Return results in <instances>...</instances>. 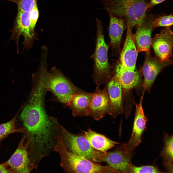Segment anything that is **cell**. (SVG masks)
<instances>
[{
  "label": "cell",
  "mask_w": 173,
  "mask_h": 173,
  "mask_svg": "<svg viewBox=\"0 0 173 173\" xmlns=\"http://www.w3.org/2000/svg\"><path fill=\"white\" fill-rule=\"evenodd\" d=\"M30 12L23 11H18L13 27L10 31L12 33L10 40H14L19 52V41L22 35L24 38V48L28 50L37 38V35L33 34L30 29Z\"/></svg>",
  "instance_id": "cell-6"
},
{
  "label": "cell",
  "mask_w": 173,
  "mask_h": 173,
  "mask_svg": "<svg viewBox=\"0 0 173 173\" xmlns=\"http://www.w3.org/2000/svg\"><path fill=\"white\" fill-rule=\"evenodd\" d=\"M60 133L64 144L69 151L94 163L105 162L107 152L105 153L94 148L84 135L72 134L61 125Z\"/></svg>",
  "instance_id": "cell-5"
},
{
  "label": "cell",
  "mask_w": 173,
  "mask_h": 173,
  "mask_svg": "<svg viewBox=\"0 0 173 173\" xmlns=\"http://www.w3.org/2000/svg\"><path fill=\"white\" fill-rule=\"evenodd\" d=\"M97 29L95 50L93 56L94 68L93 77L98 86L106 84L111 79L112 74L109 64L108 46L105 43L103 28L101 20L96 19Z\"/></svg>",
  "instance_id": "cell-4"
},
{
  "label": "cell",
  "mask_w": 173,
  "mask_h": 173,
  "mask_svg": "<svg viewBox=\"0 0 173 173\" xmlns=\"http://www.w3.org/2000/svg\"><path fill=\"white\" fill-rule=\"evenodd\" d=\"M27 134V132L23 136L15 152L6 161L13 173H29L34 168H37L32 162L28 150L31 140L25 142Z\"/></svg>",
  "instance_id": "cell-7"
},
{
  "label": "cell",
  "mask_w": 173,
  "mask_h": 173,
  "mask_svg": "<svg viewBox=\"0 0 173 173\" xmlns=\"http://www.w3.org/2000/svg\"><path fill=\"white\" fill-rule=\"evenodd\" d=\"M22 108L21 107L16 115L11 120L0 124V146L2 141L9 135L16 133H24L26 131L25 128L17 129L15 125L17 117Z\"/></svg>",
  "instance_id": "cell-21"
},
{
  "label": "cell",
  "mask_w": 173,
  "mask_h": 173,
  "mask_svg": "<svg viewBox=\"0 0 173 173\" xmlns=\"http://www.w3.org/2000/svg\"><path fill=\"white\" fill-rule=\"evenodd\" d=\"M152 21L144 20L135 34V41L138 52L142 51L149 54L152 39L151 33L153 27Z\"/></svg>",
  "instance_id": "cell-15"
},
{
  "label": "cell",
  "mask_w": 173,
  "mask_h": 173,
  "mask_svg": "<svg viewBox=\"0 0 173 173\" xmlns=\"http://www.w3.org/2000/svg\"><path fill=\"white\" fill-rule=\"evenodd\" d=\"M103 8L120 18L132 29L140 27L145 19L148 0H102Z\"/></svg>",
  "instance_id": "cell-2"
},
{
  "label": "cell",
  "mask_w": 173,
  "mask_h": 173,
  "mask_svg": "<svg viewBox=\"0 0 173 173\" xmlns=\"http://www.w3.org/2000/svg\"><path fill=\"white\" fill-rule=\"evenodd\" d=\"M83 132L85 137L93 148L105 153H107V150L119 143L90 129Z\"/></svg>",
  "instance_id": "cell-18"
},
{
  "label": "cell",
  "mask_w": 173,
  "mask_h": 173,
  "mask_svg": "<svg viewBox=\"0 0 173 173\" xmlns=\"http://www.w3.org/2000/svg\"><path fill=\"white\" fill-rule=\"evenodd\" d=\"M99 86H97L92 93L88 116L96 120H100L106 114L111 116L112 114L111 104L106 86L102 89Z\"/></svg>",
  "instance_id": "cell-8"
},
{
  "label": "cell",
  "mask_w": 173,
  "mask_h": 173,
  "mask_svg": "<svg viewBox=\"0 0 173 173\" xmlns=\"http://www.w3.org/2000/svg\"><path fill=\"white\" fill-rule=\"evenodd\" d=\"M30 29L32 33L37 35L34 31L39 16V12L37 8V2L30 12Z\"/></svg>",
  "instance_id": "cell-25"
},
{
  "label": "cell",
  "mask_w": 173,
  "mask_h": 173,
  "mask_svg": "<svg viewBox=\"0 0 173 173\" xmlns=\"http://www.w3.org/2000/svg\"><path fill=\"white\" fill-rule=\"evenodd\" d=\"M110 18L109 31L110 43L113 49L119 47L125 23L122 19L108 13Z\"/></svg>",
  "instance_id": "cell-19"
},
{
  "label": "cell",
  "mask_w": 173,
  "mask_h": 173,
  "mask_svg": "<svg viewBox=\"0 0 173 173\" xmlns=\"http://www.w3.org/2000/svg\"><path fill=\"white\" fill-rule=\"evenodd\" d=\"M130 173H162L155 166L151 165L136 166L131 163L129 165Z\"/></svg>",
  "instance_id": "cell-22"
},
{
  "label": "cell",
  "mask_w": 173,
  "mask_h": 173,
  "mask_svg": "<svg viewBox=\"0 0 173 173\" xmlns=\"http://www.w3.org/2000/svg\"><path fill=\"white\" fill-rule=\"evenodd\" d=\"M106 84L112 105L111 116L115 118L122 113L123 110L122 88L119 81L113 76Z\"/></svg>",
  "instance_id": "cell-14"
},
{
  "label": "cell",
  "mask_w": 173,
  "mask_h": 173,
  "mask_svg": "<svg viewBox=\"0 0 173 173\" xmlns=\"http://www.w3.org/2000/svg\"><path fill=\"white\" fill-rule=\"evenodd\" d=\"M138 54L135 34L132 33V28L127 26L125 41L120 56V63L129 70H135Z\"/></svg>",
  "instance_id": "cell-11"
},
{
  "label": "cell",
  "mask_w": 173,
  "mask_h": 173,
  "mask_svg": "<svg viewBox=\"0 0 173 173\" xmlns=\"http://www.w3.org/2000/svg\"><path fill=\"white\" fill-rule=\"evenodd\" d=\"M92 93L85 92L74 95L68 106L74 117L88 116Z\"/></svg>",
  "instance_id": "cell-17"
},
{
  "label": "cell",
  "mask_w": 173,
  "mask_h": 173,
  "mask_svg": "<svg viewBox=\"0 0 173 173\" xmlns=\"http://www.w3.org/2000/svg\"><path fill=\"white\" fill-rule=\"evenodd\" d=\"M166 0H150L148 5V9L163 2Z\"/></svg>",
  "instance_id": "cell-27"
},
{
  "label": "cell",
  "mask_w": 173,
  "mask_h": 173,
  "mask_svg": "<svg viewBox=\"0 0 173 173\" xmlns=\"http://www.w3.org/2000/svg\"><path fill=\"white\" fill-rule=\"evenodd\" d=\"M173 14L165 15L157 18L152 21L153 28L159 27H170L173 25Z\"/></svg>",
  "instance_id": "cell-23"
},
{
  "label": "cell",
  "mask_w": 173,
  "mask_h": 173,
  "mask_svg": "<svg viewBox=\"0 0 173 173\" xmlns=\"http://www.w3.org/2000/svg\"><path fill=\"white\" fill-rule=\"evenodd\" d=\"M37 2V0H19L17 4L18 11L30 12Z\"/></svg>",
  "instance_id": "cell-24"
},
{
  "label": "cell",
  "mask_w": 173,
  "mask_h": 173,
  "mask_svg": "<svg viewBox=\"0 0 173 173\" xmlns=\"http://www.w3.org/2000/svg\"><path fill=\"white\" fill-rule=\"evenodd\" d=\"M114 76L121 84L123 92H126L137 86L140 82V77L136 71L129 70L120 62L115 68Z\"/></svg>",
  "instance_id": "cell-13"
},
{
  "label": "cell",
  "mask_w": 173,
  "mask_h": 173,
  "mask_svg": "<svg viewBox=\"0 0 173 173\" xmlns=\"http://www.w3.org/2000/svg\"><path fill=\"white\" fill-rule=\"evenodd\" d=\"M173 136L165 134L164 146L161 155L164 161V165L168 171H173Z\"/></svg>",
  "instance_id": "cell-20"
},
{
  "label": "cell",
  "mask_w": 173,
  "mask_h": 173,
  "mask_svg": "<svg viewBox=\"0 0 173 173\" xmlns=\"http://www.w3.org/2000/svg\"><path fill=\"white\" fill-rule=\"evenodd\" d=\"M132 156V152L126 153L121 146L115 150L107 153L105 162L117 173H129V165L131 163Z\"/></svg>",
  "instance_id": "cell-12"
},
{
  "label": "cell",
  "mask_w": 173,
  "mask_h": 173,
  "mask_svg": "<svg viewBox=\"0 0 173 173\" xmlns=\"http://www.w3.org/2000/svg\"><path fill=\"white\" fill-rule=\"evenodd\" d=\"M53 150L58 153L60 165L66 172L69 173H117L109 165L103 166L95 163L84 157L69 151L64 143L62 136L56 139Z\"/></svg>",
  "instance_id": "cell-3"
},
{
  "label": "cell",
  "mask_w": 173,
  "mask_h": 173,
  "mask_svg": "<svg viewBox=\"0 0 173 173\" xmlns=\"http://www.w3.org/2000/svg\"><path fill=\"white\" fill-rule=\"evenodd\" d=\"M173 33L170 27L162 29L152 40L154 52L161 62L166 63L171 62L172 56Z\"/></svg>",
  "instance_id": "cell-9"
},
{
  "label": "cell",
  "mask_w": 173,
  "mask_h": 173,
  "mask_svg": "<svg viewBox=\"0 0 173 173\" xmlns=\"http://www.w3.org/2000/svg\"><path fill=\"white\" fill-rule=\"evenodd\" d=\"M143 67L144 77L143 91L150 89L157 76L166 65L163 63L147 54Z\"/></svg>",
  "instance_id": "cell-16"
},
{
  "label": "cell",
  "mask_w": 173,
  "mask_h": 173,
  "mask_svg": "<svg viewBox=\"0 0 173 173\" xmlns=\"http://www.w3.org/2000/svg\"><path fill=\"white\" fill-rule=\"evenodd\" d=\"M43 58L37 73L38 82L45 91H51L60 101L68 106L74 95L84 91L75 86L56 67L48 71L46 58Z\"/></svg>",
  "instance_id": "cell-1"
},
{
  "label": "cell",
  "mask_w": 173,
  "mask_h": 173,
  "mask_svg": "<svg viewBox=\"0 0 173 173\" xmlns=\"http://www.w3.org/2000/svg\"><path fill=\"white\" fill-rule=\"evenodd\" d=\"M138 104H136V110L132 131L129 142L121 145L126 152H132L141 142L143 133L146 128L147 119L144 113L142 102L143 93Z\"/></svg>",
  "instance_id": "cell-10"
},
{
  "label": "cell",
  "mask_w": 173,
  "mask_h": 173,
  "mask_svg": "<svg viewBox=\"0 0 173 173\" xmlns=\"http://www.w3.org/2000/svg\"><path fill=\"white\" fill-rule=\"evenodd\" d=\"M10 1L16 3L17 4L18 3L19 0H5Z\"/></svg>",
  "instance_id": "cell-28"
},
{
  "label": "cell",
  "mask_w": 173,
  "mask_h": 173,
  "mask_svg": "<svg viewBox=\"0 0 173 173\" xmlns=\"http://www.w3.org/2000/svg\"><path fill=\"white\" fill-rule=\"evenodd\" d=\"M8 167L6 162L0 164V173H13L10 168H8Z\"/></svg>",
  "instance_id": "cell-26"
}]
</instances>
